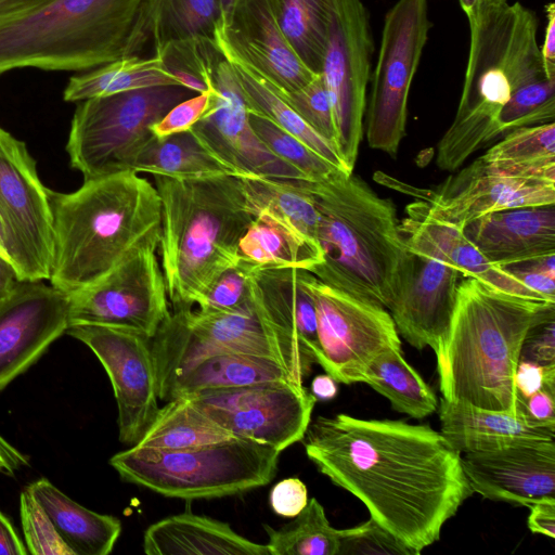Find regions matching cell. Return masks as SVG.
I'll return each instance as SVG.
<instances>
[{
  "mask_svg": "<svg viewBox=\"0 0 555 555\" xmlns=\"http://www.w3.org/2000/svg\"><path fill=\"white\" fill-rule=\"evenodd\" d=\"M301 441L320 473L415 554L473 493L461 454L427 425L340 413L310 422Z\"/></svg>",
  "mask_w": 555,
  "mask_h": 555,
  "instance_id": "6da1fadb",
  "label": "cell"
},
{
  "mask_svg": "<svg viewBox=\"0 0 555 555\" xmlns=\"http://www.w3.org/2000/svg\"><path fill=\"white\" fill-rule=\"evenodd\" d=\"M319 215L321 262L310 273L323 283L389 310L411 282L414 255L391 199L359 176L337 171L305 181Z\"/></svg>",
  "mask_w": 555,
  "mask_h": 555,
  "instance_id": "7a4b0ae2",
  "label": "cell"
},
{
  "mask_svg": "<svg viewBox=\"0 0 555 555\" xmlns=\"http://www.w3.org/2000/svg\"><path fill=\"white\" fill-rule=\"evenodd\" d=\"M555 304L518 297L473 276L461 280L436 352L442 398L518 416L514 376L528 332L554 318Z\"/></svg>",
  "mask_w": 555,
  "mask_h": 555,
  "instance_id": "3957f363",
  "label": "cell"
},
{
  "mask_svg": "<svg viewBox=\"0 0 555 555\" xmlns=\"http://www.w3.org/2000/svg\"><path fill=\"white\" fill-rule=\"evenodd\" d=\"M52 215L50 284L70 295L106 275L132 249L160 240L158 192L125 170L83 180L70 193L49 189Z\"/></svg>",
  "mask_w": 555,
  "mask_h": 555,
  "instance_id": "277c9868",
  "label": "cell"
},
{
  "mask_svg": "<svg viewBox=\"0 0 555 555\" xmlns=\"http://www.w3.org/2000/svg\"><path fill=\"white\" fill-rule=\"evenodd\" d=\"M162 203L158 250L172 310L191 309L240 262L238 243L255 216L242 179L154 176Z\"/></svg>",
  "mask_w": 555,
  "mask_h": 555,
  "instance_id": "5b68a950",
  "label": "cell"
},
{
  "mask_svg": "<svg viewBox=\"0 0 555 555\" xmlns=\"http://www.w3.org/2000/svg\"><path fill=\"white\" fill-rule=\"evenodd\" d=\"M146 0H50L0 26V75L89 70L140 55Z\"/></svg>",
  "mask_w": 555,
  "mask_h": 555,
  "instance_id": "8992f818",
  "label": "cell"
},
{
  "mask_svg": "<svg viewBox=\"0 0 555 555\" xmlns=\"http://www.w3.org/2000/svg\"><path fill=\"white\" fill-rule=\"evenodd\" d=\"M538 26L535 13L520 2L506 3L469 26L463 89L451 124L459 135L473 141L498 138V117L513 92L547 78Z\"/></svg>",
  "mask_w": 555,
  "mask_h": 555,
  "instance_id": "52a82bcc",
  "label": "cell"
},
{
  "mask_svg": "<svg viewBox=\"0 0 555 555\" xmlns=\"http://www.w3.org/2000/svg\"><path fill=\"white\" fill-rule=\"evenodd\" d=\"M280 451L249 439L181 450L129 447L109 459L124 481L168 498L215 499L263 487L275 476Z\"/></svg>",
  "mask_w": 555,
  "mask_h": 555,
  "instance_id": "ba28073f",
  "label": "cell"
},
{
  "mask_svg": "<svg viewBox=\"0 0 555 555\" xmlns=\"http://www.w3.org/2000/svg\"><path fill=\"white\" fill-rule=\"evenodd\" d=\"M194 94L183 86L163 85L78 102L65 146L72 168L83 180L130 170L154 138L151 127Z\"/></svg>",
  "mask_w": 555,
  "mask_h": 555,
  "instance_id": "9c48e42d",
  "label": "cell"
},
{
  "mask_svg": "<svg viewBox=\"0 0 555 555\" xmlns=\"http://www.w3.org/2000/svg\"><path fill=\"white\" fill-rule=\"evenodd\" d=\"M431 22L427 0H397L387 11L365 108L367 144L392 157L405 137L408 100Z\"/></svg>",
  "mask_w": 555,
  "mask_h": 555,
  "instance_id": "30bf717a",
  "label": "cell"
},
{
  "mask_svg": "<svg viewBox=\"0 0 555 555\" xmlns=\"http://www.w3.org/2000/svg\"><path fill=\"white\" fill-rule=\"evenodd\" d=\"M300 279L317 312L315 363L336 382L362 383L376 357L401 349L398 330L386 308L332 287L307 270L300 269Z\"/></svg>",
  "mask_w": 555,
  "mask_h": 555,
  "instance_id": "8fae6325",
  "label": "cell"
},
{
  "mask_svg": "<svg viewBox=\"0 0 555 555\" xmlns=\"http://www.w3.org/2000/svg\"><path fill=\"white\" fill-rule=\"evenodd\" d=\"M373 51L370 15L363 1L330 0L321 75L331 100L335 145L350 171L363 137Z\"/></svg>",
  "mask_w": 555,
  "mask_h": 555,
  "instance_id": "7c38bea8",
  "label": "cell"
},
{
  "mask_svg": "<svg viewBox=\"0 0 555 555\" xmlns=\"http://www.w3.org/2000/svg\"><path fill=\"white\" fill-rule=\"evenodd\" d=\"M49 189L24 141L0 127V231L20 281H46L52 259Z\"/></svg>",
  "mask_w": 555,
  "mask_h": 555,
  "instance_id": "4fadbf2b",
  "label": "cell"
},
{
  "mask_svg": "<svg viewBox=\"0 0 555 555\" xmlns=\"http://www.w3.org/2000/svg\"><path fill=\"white\" fill-rule=\"evenodd\" d=\"M158 245L141 244L101 280L68 295L69 325L120 327L151 339L171 311Z\"/></svg>",
  "mask_w": 555,
  "mask_h": 555,
  "instance_id": "5bb4252c",
  "label": "cell"
},
{
  "mask_svg": "<svg viewBox=\"0 0 555 555\" xmlns=\"http://www.w3.org/2000/svg\"><path fill=\"white\" fill-rule=\"evenodd\" d=\"M184 397L235 437L280 452L301 441L317 402L302 384L292 380L266 382Z\"/></svg>",
  "mask_w": 555,
  "mask_h": 555,
  "instance_id": "9a60e30c",
  "label": "cell"
},
{
  "mask_svg": "<svg viewBox=\"0 0 555 555\" xmlns=\"http://www.w3.org/2000/svg\"><path fill=\"white\" fill-rule=\"evenodd\" d=\"M66 333L89 347L103 365L117 403L119 440L135 446L159 409L150 339L99 324H72Z\"/></svg>",
  "mask_w": 555,
  "mask_h": 555,
  "instance_id": "2e32d148",
  "label": "cell"
},
{
  "mask_svg": "<svg viewBox=\"0 0 555 555\" xmlns=\"http://www.w3.org/2000/svg\"><path fill=\"white\" fill-rule=\"evenodd\" d=\"M212 78L209 107L190 130L197 141L235 176L307 180L271 153L255 133L235 73L223 54Z\"/></svg>",
  "mask_w": 555,
  "mask_h": 555,
  "instance_id": "e0dca14e",
  "label": "cell"
},
{
  "mask_svg": "<svg viewBox=\"0 0 555 555\" xmlns=\"http://www.w3.org/2000/svg\"><path fill=\"white\" fill-rule=\"evenodd\" d=\"M215 39L222 54L240 60L278 91L299 89L318 75L285 37L278 0H233Z\"/></svg>",
  "mask_w": 555,
  "mask_h": 555,
  "instance_id": "ac0fdd59",
  "label": "cell"
},
{
  "mask_svg": "<svg viewBox=\"0 0 555 555\" xmlns=\"http://www.w3.org/2000/svg\"><path fill=\"white\" fill-rule=\"evenodd\" d=\"M68 326V295L43 281H18L0 298V391L35 364Z\"/></svg>",
  "mask_w": 555,
  "mask_h": 555,
  "instance_id": "d6986e66",
  "label": "cell"
},
{
  "mask_svg": "<svg viewBox=\"0 0 555 555\" xmlns=\"http://www.w3.org/2000/svg\"><path fill=\"white\" fill-rule=\"evenodd\" d=\"M423 202L433 218L463 229L494 211L555 204V181L504 175L479 157Z\"/></svg>",
  "mask_w": 555,
  "mask_h": 555,
  "instance_id": "ffe728a7",
  "label": "cell"
},
{
  "mask_svg": "<svg viewBox=\"0 0 555 555\" xmlns=\"http://www.w3.org/2000/svg\"><path fill=\"white\" fill-rule=\"evenodd\" d=\"M177 310L182 312L188 326L217 353L232 351L273 360L297 384H302L311 372L313 363L297 340L273 321L250 293L244 302L228 311Z\"/></svg>",
  "mask_w": 555,
  "mask_h": 555,
  "instance_id": "44dd1931",
  "label": "cell"
},
{
  "mask_svg": "<svg viewBox=\"0 0 555 555\" xmlns=\"http://www.w3.org/2000/svg\"><path fill=\"white\" fill-rule=\"evenodd\" d=\"M473 492L530 507L555 501V440H532L461 454Z\"/></svg>",
  "mask_w": 555,
  "mask_h": 555,
  "instance_id": "7402d4cb",
  "label": "cell"
},
{
  "mask_svg": "<svg viewBox=\"0 0 555 555\" xmlns=\"http://www.w3.org/2000/svg\"><path fill=\"white\" fill-rule=\"evenodd\" d=\"M411 251V282L389 311L398 333L410 345L430 347L436 353L449 328L463 274L436 255Z\"/></svg>",
  "mask_w": 555,
  "mask_h": 555,
  "instance_id": "603a6c76",
  "label": "cell"
},
{
  "mask_svg": "<svg viewBox=\"0 0 555 555\" xmlns=\"http://www.w3.org/2000/svg\"><path fill=\"white\" fill-rule=\"evenodd\" d=\"M462 230L490 262L509 268L555 255V204L494 211Z\"/></svg>",
  "mask_w": 555,
  "mask_h": 555,
  "instance_id": "cb8c5ba5",
  "label": "cell"
},
{
  "mask_svg": "<svg viewBox=\"0 0 555 555\" xmlns=\"http://www.w3.org/2000/svg\"><path fill=\"white\" fill-rule=\"evenodd\" d=\"M405 212L400 230L409 249L436 255L457 268L463 276L476 278L499 291L545 301L507 268L490 262L465 236L462 229L433 218L423 201L409 205Z\"/></svg>",
  "mask_w": 555,
  "mask_h": 555,
  "instance_id": "d4e9b609",
  "label": "cell"
},
{
  "mask_svg": "<svg viewBox=\"0 0 555 555\" xmlns=\"http://www.w3.org/2000/svg\"><path fill=\"white\" fill-rule=\"evenodd\" d=\"M440 433L460 454L532 441L555 440V430L537 427L521 416L441 398Z\"/></svg>",
  "mask_w": 555,
  "mask_h": 555,
  "instance_id": "484cf974",
  "label": "cell"
},
{
  "mask_svg": "<svg viewBox=\"0 0 555 555\" xmlns=\"http://www.w3.org/2000/svg\"><path fill=\"white\" fill-rule=\"evenodd\" d=\"M147 555H271L267 544L235 532L228 522L182 513L152 524L143 534Z\"/></svg>",
  "mask_w": 555,
  "mask_h": 555,
  "instance_id": "4316f807",
  "label": "cell"
},
{
  "mask_svg": "<svg viewBox=\"0 0 555 555\" xmlns=\"http://www.w3.org/2000/svg\"><path fill=\"white\" fill-rule=\"evenodd\" d=\"M249 293L269 315L299 344L315 363L318 353L317 312L298 268L256 269L248 276Z\"/></svg>",
  "mask_w": 555,
  "mask_h": 555,
  "instance_id": "83f0119b",
  "label": "cell"
},
{
  "mask_svg": "<svg viewBox=\"0 0 555 555\" xmlns=\"http://www.w3.org/2000/svg\"><path fill=\"white\" fill-rule=\"evenodd\" d=\"M27 490L44 509L73 555H107L120 533L121 522L112 515L91 511L41 478Z\"/></svg>",
  "mask_w": 555,
  "mask_h": 555,
  "instance_id": "f1b7e54d",
  "label": "cell"
},
{
  "mask_svg": "<svg viewBox=\"0 0 555 555\" xmlns=\"http://www.w3.org/2000/svg\"><path fill=\"white\" fill-rule=\"evenodd\" d=\"M254 216H266L318 250L319 215L306 180L241 177Z\"/></svg>",
  "mask_w": 555,
  "mask_h": 555,
  "instance_id": "f546056e",
  "label": "cell"
},
{
  "mask_svg": "<svg viewBox=\"0 0 555 555\" xmlns=\"http://www.w3.org/2000/svg\"><path fill=\"white\" fill-rule=\"evenodd\" d=\"M276 380L294 382L291 374L273 360L223 351L206 358L179 378L170 388L165 402L202 391Z\"/></svg>",
  "mask_w": 555,
  "mask_h": 555,
  "instance_id": "4dcf8cb0",
  "label": "cell"
},
{
  "mask_svg": "<svg viewBox=\"0 0 555 555\" xmlns=\"http://www.w3.org/2000/svg\"><path fill=\"white\" fill-rule=\"evenodd\" d=\"M231 63L249 113L260 115L296 137L335 167L350 171L335 145L314 131L269 85L240 60L223 54Z\"/></svg>",
  "mask_w": 555,
  "mask_h": 555,
  "instance_id": "1f68e13d",
  "label": "cell"
},
{
  "mask_svg": "<svg viewBox=\"0 0 555 555\" xmlns=\"http://www.w3.org/2000/svg\"><path fill=\"white\" fill-rule=\"evenodd\" d=\"M236 438L208 417L188 397H177L158 409L154 420L133 447L181 450Z\"/></svg>",
  "mask_w": 555,
  "mask_h": 555,
  "instance_id": "d6a6232c",
  "label": "cell"
},
{
  "mask_svg": "<svg viewBox=\"0 0 555 555\" xmlns=\"http://www.w3.org/2000/svg\"><path fill=\"white\" fill-rule=\"evenodd\" d=\"M480 158L504 175L555 181V122L513 129Z\"/></svg>",
  "mask_w": 555,
  "mask_h": 555,
  "instance_id": "836d02e7",
  "label": "cell"
},
{
  "mask_svg": "<svg viewBox=\"0 0 555 555\" xmlns=\"http://www.w3.org/2000/svg\"><path fill=\"white\" fill-rule=\"evenodd\" d=\"M130 170L172 179L234 175L229 167L214 157L190 130L160 139L154 137L139 152Z\"/></svg>",
  "mask_w": 555,
  "mask_h": 555,
  "instance_id": "e575fe53",
  "label": "cell"
},
{
  "mask_svg": "<svg viewBox=\"0 0 555 555\" xmlns=\"http://www.w3.org/2000/svg\"><path fill=\"white\" fill-rule=\"evenodd\" d=\"M178 85L156 55L122 57L70 77L64 101L80 102L152 86ZM180 86V85H179Z\"/></svg>",
  "mask_w": 555,
  "mask_h": 555,
  "instance_id": "d590c367",
  "label": "cell"
},
{
  "mask_svg": "<svg viewBox=\"0 0 555 555\" xmlns=\"http://www.w3.org/2000/svg\"><path fill=\"white\" fill-rule=\"evenodd\" d=\"M220 0H146L144 27L154 51L193 38L215 39L222 17Z\"/></svg>",
  "mask_w": 555,
  "mask_h": 555,
  "instance_id": "8d00e7d4",
  "label": "cell"
},
{
  "mask_svg": "<svg viewBox=\"0 0 555 555\" xmlns=\"http://www.w3.org/2000/svg\"><path fill=\"white\" fill-rule=\"evenodd\" d=\"M240 261L251 271L263 268H298L310 271L321 254L281 224L259 215L238 243Z\"/></svg>",
  "mask_w": 555,
  "mask_h": 555,
  "instance_id": "74e56055",
  "label": "cell"
},
{
  "mask_svg": "<svg viewBox=\"0 0 555 555\" xmlns=\"http://www.w3.org/2000/svg\"><path fill=\"white\" fill-rule=\"evenodd\" d=\"M386 397L393 410L414 418H424L436 411L434 390L404 360L401 349L388 350L367 366L363 382Z\"/></svg>",
  "mask_w": 555,
  "mask_h": 555,
  "instance_id": "f35d334b",
  "label": "cell"
},
{
  "mask_svg": "<svg viewBox=\"0 0 555 555\" xmlns=\"http://www.w3.org/2000/svg\"><path fill=\"white\" fill-rule=\"evenodd\" d=\"M271 555H338V529L331 526L324 507L312 498L296 518L275 529L263 525Z\"/></svg>",
  "mask_w": 555,
  "mask_h": 555,
  "instance_id": "ab89813d",
  "label": "cell"
},
{
  "mask_svg": "<svg viewBox=\"0 0 555 555\" xmlns=\"http://www.w3.org/2000/svg\"><path fill=\"white\" fill-rule=\"evenodd\" d=\"M282 30L300 60L321 74L330 0H278Z\"/></svg>",
  "mask_w": 555,
  "mask_h": 555,
  "instance_id": "60d3db41",
  "label": "cell"
},
{
  "mask_svg": "<svg viewBox=\"0 0 555 555\" xmlns=\"http://www.w3.org/2000/svg\"><path fill=\"white\" fill-rule=\"evenodd\" d=\"M178 85L194 93L214 90V70L222 56L216 39L193 38L172 41L154 51Z\"/></svg>",
  "mask_w": 555,
  "mask_h": 555,
  "instance_id": "b9f144b4",
  "label": "cell"
},
{
  "mask_svg": "<svg viewBox=\"0 0 555 555\" xmlns=\"http://www.w3.org/2000/svg\"><path fill=\"white\" fill-rule=\"evenodd\" d=\"M248 118L266 147L297 169L308 181H321L341 170L269 119L254 113H249Z\"/></svg>",
  "mask_w": 555,
  "mask_h": 555,
  "instance_id": "7bdbcfd3",
  "label": "cell"
},
{
  "mask_svg": "<svg viewBox=\"0 0 555 555\" xmlns=\"http://www.w3.org/2000/svg\"><path fill=\"white\" fill-rule=\"evenodd\" d=\"M554 117L555 78H543L513 92L499 114V131L504 135L516 128L552 122Z\"/></svg>",
  "mask_w": 555,
  "mask_h": 555,
  "instance_id": "ee69618b",
  "label": "cell"
},
{
  "mask_svg": "<svg viewBox=\"0 0 555 555\" xmlns=\"http://www.w3.org/2000/svg\"><path fill=\"white\" fill-rule=\"evenodd\" d=\"M273 90L314 131L335 145V128L332 105L321 74H318L299 89L293 91Z\"/></svg>",
  "mask_w": 555,
  "mask_h": 555,
  "instance_id": "f6af8a7d",
  "label": "cell"
},
{
  "mask_svg": "<svg viewBox=\"0 0 555 555\" xmlns=\"http://www.w3.org/2000/svg\"><path fill=\"white\" fill-rule=\"evenodd\" d=\"M20 514L26 548L33 555H73L49 516L27 488L20 496Z\"/></svg>",
  "mask_w": 555,
  "mask_h": 555,
  "instance_id": "bcb514c9",
  "label": "cell"
},
{
  "mask_svg": "<svg viewBox=\"0 0 555 555\" xmlns=\"http://www.w3.org/2000/svg\"><path fill=\"white\" fill-rule=\"evenodd\" d=\"M338 555H416L373 518L353 528L338 529Z\"/></svg>",
  "mask_w": 555,
  "mask_h": 555,
  "instance_id": "7dc6e473",
  "label": "cell"
},
{
  "mask_svg": "<svg viewBox=\"0 0 555 555\" xmlns=\"http://www.w3.org/2000/svg\"><path fill=\"white\" fill-rule=\"evenodd\" d=\"M251 270L241 261L221 274L193 307L201 312H220L236 308L249 296Z\"/></svg>",
  "mask_w": 555,
  "mask_h": 555,
  "instance_id": "c3c4849f",
  "label": "cell"
},
{
  "mask_svg": "<svg viewBox=\"0 0 555 555\" xmlns=\"http://www.w3.org/2000/svg\"><path fill=\"white\" fill-rule=\"evenodd\" d=\"M211 92L196 93L172 106L151 127L153 135L160 139L191 130L208 109Z\"/></svg>",
  "mask_w": 555,
  "mask_h": 555,
  "instance_id": "681fc988",
  "label": "cell"
},
{
  "mask_svg": "<svg viewBox=\"0 0 555 555\" xmlns=\"http://www.w3.org/2000/svg\"><path fill=\"white\" fill-rule=\"evenodd\" d=\"M555 320L548 319L533 326L527 334L519 360H529L541 365L555 364Z\"/></svg>",
  "mask_w": 555,
  "mask_h": 555,
  "instance_id": "f907efd6",
  "label": "cell"
},
{
  "mask_svg": "<svg viewBox=\"0 0 555 555\" xmlns=\"http://www.w3.org/2000/svg\"><path fill=\"white\" fill-rule=\"evenodd\" d=\"M273 512L284 517H296L308 504L306 485L296 477L281 480L270 491Z\"/></svg>",
  "mask_w": 555,
  "mask_h": 555,
  "instance_id": "816d5d0a",
  "label": "cell"
},
{
  "mask_svg": "<svg viewBox=\"0 0 555 555\" xmlns=\"http://www.w3.org/2000/svg\"><path fill=\"white\" fill-rule=\"evenodd\" d=\"M514 386L520 398H527L542 388L555 389V364L544 366L533 361L519 360Z\"/></svg>",
  "mask_w": 555,
  "mask_h": 555,
  "instance_id": "f5cc1de1",
  "label": "cell"
},
{
  "mask_svg": "<svg viewBox=\"0 0 555 555\" xmlns=\"http://www.w3.org/2000/svg\"><path fill=\"white\" fill-rule=\"evenodd\" d=\"M555 389L542 388L518 404V416L527 423L555 430Z\"/></svg>",
  "mask_w": 555,
  "mask_h": 555,
  "instance_id": "db71d44e",
  "label": "cell"
},
{
  "mask_svg": "<svg viewBox=\"0 0 555 555\" xmlns=\"http://www.w3.org/2000/svg\"><path fill=\"white\" fill-rule=\"evenodd\" d=\"M528 528L533 533L555 538V501H543L530 506Z\"/></svg>",
  "mask_w": 555,
  "mask_h": 555,
  "instance_id": "11a10c76",
  "label": "cell"
},
{
  "mask_svg": "<svg viewBox=\"0 0 555 555\" xmlns=\"http://www.w3.org/2000/svg\"><path fill=\"white\" fill-rule=\"evenodd\" d=\"M546 26L542 46H540L543 68L547 78H555V3L545 5Z\"/></svg>",
  "mask_w": 555,
  "mask_h": 555,
  "instance_id": "9f6ffc18",
  "label": "cell"
},
{
  "mask_svg": "<svg viewBox=\"0 0 555 555\" xmlns=\"http://www.w3.org/2000/svg\"><path fill=\"white\" fill-rule=\"evenodd\" d=\"M26 545L17 535L13 525L0 511V555H25Z\"/></svg>",
  "mask_w": 555,
  "mask_h": 555,
  "instance_id": "6f0895ef",
  "label": "cell"
},
{
  "mask_svg": "<svg viewBox=\"0 0 555 555\" xmlns=\"http://www.w3.org/2000/svg\"><path fill=\"white\" fill-rule=\"evenodd\" d=\"M459 2L472 26L483 16L504 7L508 0H459Z\"/></svg>",
  "mask_w": 555,
  "mask_h": 555,
  "instance_id": "680465c9",
  "label": "cell"
},
{
  "mask_svg": "<svg viewBox=\"0 0 555 555\" xmlns=\"http://www.w3.org/2000/svg\"><path fill=\"white\" fill-rule=\"evenodd\" d=\"M50 0H0V26Z\"/></svg>",
  "mask_w": 555,
  "mask_h": 555,
  "instance_id": "91938a15",
  "label": "cell"
},
{
  "mask_svg": "<svg viewBox=\"0 0 555 555\" xmlns=\"http://www.w3.org/2000/svg\"><path fill=\"white\" fill-rule=\"evenodd\" d=\"M337 391L336 380L328 374H321L312 379L310 392L317 400H332Z\"/></svg>",
  "mask_w": 555,
  "mask_h": 555,
  "instance_id": "94428289",
  "label": "cell"
},
{
  "mask_svg": "<svg viewBox=\"0 0 555 555\" xmlns=\"http://www.w3.org/2000/svg\"><path fill=\"white\" fill-rule=\"evenodd\" d=\"M18 281L12 263L0 256V298L8 295Z\"/></svg>",
  "mask_w": 555,
  "mask_h": 555,
  "instance_id": "6125c7cd",
  "label": "cell"
},
{
  "mask_svg": "<svg viewBox=\"0 0 555 555\" xmlns=\"http://www.w3.org/2000/svg\"><path fill=\"white\" fill-rule=\"evenodd\" d=\"M15 470H17L16 466L0 451V472L13 474Z\"/></svg>",
  "mask_w": 555,
  "mask_h": 555,
  "instance_id": "be15d7a7",
  "label": "cell"
},
{
  "mask_svg": "<svg viewBox=\"0 0 555 555\" xmlns=\"http://www.w3.org/2000/svg\"><path fill=\"white\" fill-rule=\"evenodd\" d=\"M0 256L9 260L8 253H7L4 243H3L1 231H0Z\"/></svg>",
  "mask_w": 555,
  "mask_h": 555,
  "instance_id": "e7e4bbea",
  "label": "cell"
},
{
  "mask_svg": "<svg viewBox=\"0 0 555 555\" xmlns=\"http://www.w3.org/2000/svg\"><path fill=\"white\" fill-rule=\"evenodd\" d=\"M223 14L230 9L233 0H220ZM222 14V15H223Z\"/></svg>",
  "mask_w": 555,
  "mask_h": 555,
  "instance_id": "03108f58",
  "label": "cell"
}]
</instances>
